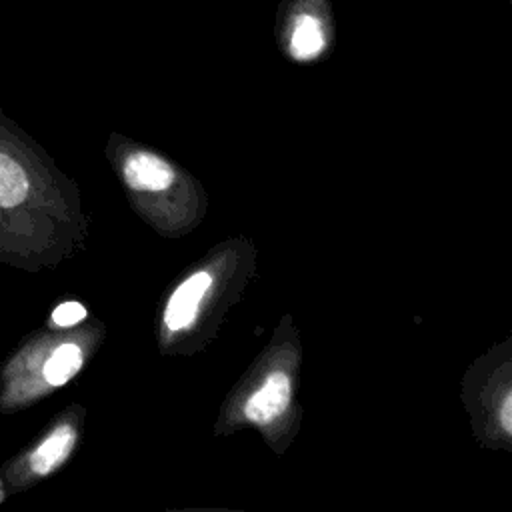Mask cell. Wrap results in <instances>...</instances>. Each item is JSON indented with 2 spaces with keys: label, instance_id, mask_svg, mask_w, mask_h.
Instances as JSON below:
<instances>
[{
  "label": "cell",
  "instance_id": "2",
  "mask_svg": "<svg viewBox=\"0 0 512 512\" xmlns=\"http://www.w3.org/2000/svg\"><path fill=\"white\" fill-rule=\"evenodd\" d=\"M212 286V276L208 272H196L186 278L170 296L164 310V324L168 330L178 332L196 320L202 298Z\"/></svg>",
  "mask_w": 512,
  "mask_h": 512
},
{
  "label": "cell",
  "instance_id": "4",
  "mask_svg": "<svg viewBox=\"0 0 512 512\" xmlns=\"http://www.w3.org/2000/svg\"><path fill=\"white\" fill-rule=\"evenodd\" d=\"M124 180L138 192H162L174 184V170L150 152H134L124 162Z\"/></svg>",
  "mask_w": 512,
  "mask_h": 512
},
{
  "label": "cell",
  "instance_id": "7",
  "mask_svg": "<svg viewBox=\"0 0 512 512\" xmlns=\"http://www.w3.org/2000/svg\"><path fill=\"white\" fill-rule=\"evenodd\" d=\"M28 180L24 170L6 154H0V206H16L26 198Z\"/></svg>",
  "mask_w": 512,
  "mask_h": 512
},
{
  "label": "cell",
  "instance_id": "3",
  "mask_svg": "<svg viewBox=\"0 0 512 512\" xmlns=\"http://www.w3.org/2000/svg\"><path fill=\"white\" fill-rule=\"evenodd\" d=\"M292 384L286 372L276 370L268 374L264 384L248 398L244 416L256 424H268L282 416L290 404Z\"/></svg>",
  "mask_w": 512,
  "mask_h": 512
},
{
  "label": "cell",
  "instance_id": "8",
  "mask_svg": "<svg viewBox=\"0 0 512 512\" xmlns=\"http://www.w3.org/2000/svg\"><path fill=\"white\" fill-rule=\"evenodd\" d=\"M86 318V310L78 302H64L52 312V320L58 326H74Z\"/></svg>",
  "mask_w": 512,
  "mask_h": 512
},
{
  "label": "cell",
  "instance_id": "5",
  "mask_svg": "<svg viewBox=\"0 0 512 512\" xmlns=\"http://www.w3.org/2000/svg\"><path fill=\"white\" fill-rule=\"evenodd\" d=\"M76 440V434L70 426H60L54 430L32 454L30 466L36 474H48L52 468H56L72 450Z\"/></svg>",
  "mask_w": 512,
  "mask_h": 512
},
{
  "label": "cell",
  "instance_id": "1",
  "mask_svg": "<svg viewBox=\"0 0 512 512\" xmlns=\"http://www.w3.org/2000/svg\"><path fill=\"white\" fill-rule=\"evenodd\" d=\"M276 38L294 62H314L334 40L332 0H280Z\"/></svg>",
  "mask_w": 512,
  "mask_h": 512
},
{
  "label": "cell",
  "instance_id": "9",
  "mask_svg": "<svg viewBox=\"0 0 512 512\" xmlns=\"http://www.w3.org/2000/svg\"><path fill=\"white\" fill-rule=\"evenodd\" d=\"M500 424L504 428V432H512V398L510 394L504 398L502 408H500Z\"/></svg>",
  "mask_w": 512,
  "mask_h": 512
},
{
  "label": "cell",
  "instance_id": "6",
  "mask_svg": "<svg viewBox=\"0 0 512 512\" xmlns=\"http://www.w3.org/2000/svg\"><path fill=\"white\" fill-rule=\"evenodd\" d=\"M82 366V354L76 344H62L44 364V378L52 386L68 382Z\"/></svg>",
  "mask_w": 512,
  "mask_h": 512
},
{
  "label": "cell",
  "instance_id": "10",
  "mask_svg": "<svg viewBox=\"0 0 512 512\" xmlns=\"http://www.w3.org/2000/svg\"><path fill=\"white\" fill-rule=\"evenodd\" d=\"M504 2H510V4H512V0H504Z\"/></svg>",
  "mask_w": 512,
  "mask_h": 512
}]
</instances>
